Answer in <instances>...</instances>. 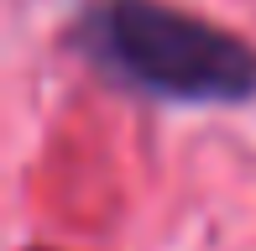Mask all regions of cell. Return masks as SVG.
Returning <instances> with one entry per match:
<instances>
[{
  "instance_id": "obj_1",
  "label": "cell",
  "mask_w": 256,
  "mask_h": 251,
  "mask_svg": "<svg viewBox=\"0 0 256 251\" xmlns=\"http://www.w3.org/2000/svg\"><path fill=\"white\" fill-rule=\"evenodd\" d=\"M89 48L162 100L230 105L256 94V52L246 42L157 0H100L89 10Z\"/></svg>"
}]
</instances>
